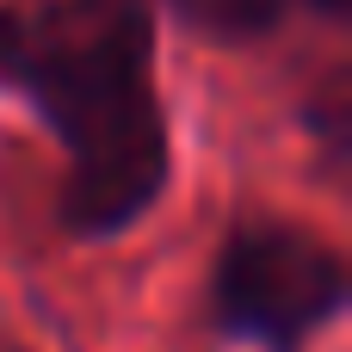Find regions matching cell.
I'll list each match as a JSON object with an SVG mask.
<instances>
[{"instance_id":"6da1fadb","label":"cell","mask_w":352,"mask_h":352,"mask_svg":"<svg viewBox=\"0 0 352 352\" xmlns=\"http://www.w3.org/2000/svg\"><path fill=\"white\" fill-rule=\"evenodd\" d=\"M0 87L62 142V229L111 241L167 179L173 136L155 87V0H0Z\"/></svg>"},{"instance_id":"7a4b0ae2","label":"cell","mask_w":352,"mask_h":352,"mask_svg":"<svg viewBox=\"0 0 352 352\" xmlns=\"http://www.w3.org/2000/svg\"><path fill=\"white\" fill-rule=\"evenodd\" d=\"M346 260L316 229L248 217L223 235L204 322L217 340L254 352H309L340 316H346Z\"/></svg>"},{"instance_id":"3957f363","label":"cell","mask_w":352,"mask_h":352,"mask_svg":"<svg viewBox=\"0 0 352 352\" xmlns=\"http://www.w3.org/2000/svg\"><path fill=\"white\" fill-rule=\"evenodd\" d=\"M352 0H167V12L210 37V43H254L272 37L278 25H291L297 12H322V19H346Z\"/></svg>"},{"instance_id":"277c9868","label":"cell","mask_w":352,"mask_h":352,"mask_svg":"<svg viewBox=\"0 0 352 352\" xmlns=\"http://www.w3.org/2000/svg\"><path fill=\"white\" fill-rule=\"evenodd\" d=\"M0 352H25V346H19V340H12V334H0Z\"/></svg>"}]
</instances>
